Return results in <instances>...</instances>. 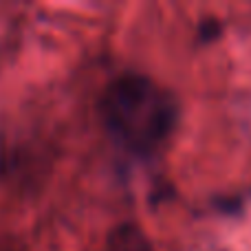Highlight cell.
Masks as SVG:
<instances>
[{
    "label": "cell",
    "instance_id": "6da1fadb",
    "mask_svg": "<svg viewBox=\"0 0 251 251\" xmlns=\"http://www.w3.org/2000/svg\"><path fill=\"white\" fill-rule=\"evenodd\" d=\"M100 113L106 130L128 152L150 156L165 146L178 122L170 88L143 73H119L104 86Z\"/></svg>",
    "mask_w": 251,
    "mask_h": 251
},
{
    "label": "cell",
    "instance_id": "7a4b0ae2",
    "mask_svg": "<svg viewBox=\"0 0 251 251\" xmlns=\"http://www.w3.org/2000/svg\"><path fill=\"white\" fill-rule=\"evenodd\" d=\"M106 251H154V249H152L150 240L146 238V234L139 227L122 225L110 234Z\"/></svg>",
    "mask_w": 251,
    "mask_h": 251
}]
</instances>
